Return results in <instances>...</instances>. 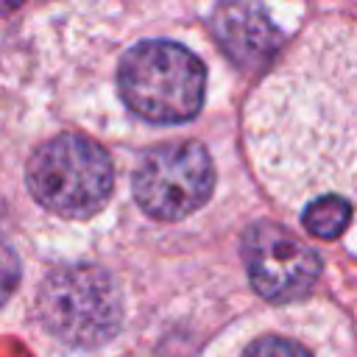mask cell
Wrapping results in <instances>:
<instances>
[{"label":"cell","mask_w":357,"mask_h":357,"mask_svg":"<svg viewBox=\"0 0 357 357\" xmlns=\"http://www.w3.org/2000/svg\"><path fill=\"white\" fill-rule=\"evenodd\" d=\"M120 95L151 123H187L201 112L206 70L201 59L176 42L134 45L117 70Z\"/></svg>","instance_id":"6da1fadb"},{"label":"cell","mask_w":357,"mask_h":357,"mask_svg":"<svg viewBox=\"0 0 357 357\" xmlns=\"http://www.w3.org/2000/svg\"><path fill=\"white\" fill-rule=\"evenodd\" d=\"M42 326L70 346L106 343L123 318L112 276L95 265H64L45 276L36 293Z\"/></svg>","instance_id":"7a4b0ae2"},{"label":"cell","mask_w":357,"mask_h":357,"mask_svg":"<svg viewBox=\"0 0 357 357\" xmlns=\"http://www.w3.org/2000/svg\"><path fill=\"white\" fill-rule=\"evenodd\" d=\"M109 153L78 134L47 139L28 162V187L33 198L61 218L95 215L112 192Z\"/></svg>","instance_id":"3957f363"},{"label":"cell","mask_w":357,"mask_h":357,"mask_svg":"<svg viewBox=\"0 0 357 357\" xmlns=\"http://www.w3.org/2000/svg\"><path fill=\"white\" fill-rule=\"evenodd\" d=\"M215 187V167L201 142H167L153 148L134 173V198L156 220H178L195 212Z\"/></svg>","instance_id":"277c9868"},{"label":"cell","mask_w":357,"mask_h":357,"mask_svg":"<svg viewBox=\"0 0 357 357\" xmlns=\"http://www.w3.org/2000/svg\"><path fill=\"white\" fill-rule=\"evenodd\" d=\"M251 287L276 304L301 298L321 276V257L279 223H254L243 237Z\"/></svg>","instance_id":"5b68a950"},{"label":"cell","mask_w":357,"mask_h":357,"mask_svg":"<svg viewBox=\"0 0 357 357\" xmlns=\"http://www.w3.org/2000/svg\"><path fill=\"white\" fill-rule=\"evenodd\" d=\"M212 33L226 50V56L243 70L265 67L282 45L279 28L257 3L220 6L212 17Z\"/></svg>","instance_id":"8992f818"},{"label":"cell","mask_w":357,"mask_h":357,"mask_svg":"<svg viewBox=\"0 0 357 357\" xmlns=\"http://www.w3.org/2000/svg\"><path fill=\"white\" fill-rule=\"evenodd\" d=\"M351 220V206L343 195H324L304 206L301 223L318 240H337Z\"/></svg>","instance_id":"52a82bcc"},{"label":"cell","mask_w":357,"mask_h":357,"mask_svg":"<svg viewBox=\"0 0 357 357\" xmlns=\"http://www.w3.org/2000/svg\"><path fill=\"white\" fill-rule=\"evenodd\" d=\"M243 357H312L304 346H298L296 340H287V337H276V335H268V337H259L254 340Z\"/></svg>","instance_id":"ba28073f"},{"label":"cell","mask_w":357,"mask_h":357,"mask_svg":"<svg viewBox=\"0 0 357 357\" xmlns=\"http://www.w3.org/2000/svg\"><path fill=\"white\" fill-rule=\"evenodd\" d=\"M20 284V259L6 240H0V304L17 290Z\"/></svg>","instance_id":"9c48e42d"}]
</instances>
